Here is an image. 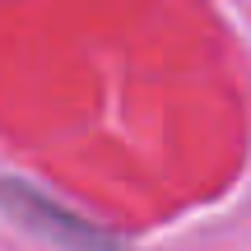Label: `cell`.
Here are the masks:
<instances>
[{
  "label": "cell",
  "mask_w": 251,
  "mask_h": 251,
  "mask_svg": "<svg viewBox=\"0 0 251 251\" xmlns=\"http://www.w3.org/2000/svg\"><path fill=\"white\" fill-rule=\"evenodd\" d=\"M0 214L14 228L42 237V242H56V247H121V233L84 224L75 209L56 205L47 191H37L24 177H0Z\"/></svg>",
  "instance_id": "cell-1"
}]
</instances>
